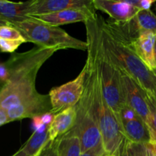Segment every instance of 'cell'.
Returning <instances> with one entry per match:
<instances>
[{"mask_svg": "<svg viewBox=\"0 0 156 156\" xmlns=\"http://www.w3.org/2000/svg\"><path fill=\"white\" fill-rule=\"evenodd\" d=\"M101 41L106 56L121 73L132 78L146 92L156 94V76L136 54L131 42L117 23L104 21L99 16Z\"/></svg>", "mask_w": 156, "mask_h": 156, "instance_id": "1", "label": "cell"}, {"mask_svg": "<svg viewBox=\"0 0 156 156\" xmlns=\"http://www.w3.org/2000/svg\"><path fill=\"white\" fill-rule=\"evenodd\" d=\"M88 57L85 65L91 77L93 106L101 136L102 145L106 155H120V151L126 137L120 122L107 103L102 91L98 73L94 45L91 40H87Z\"/></svg>", "mask_w": 156, "mask_h": 156, "instance_id": "2", "label": "cell"}, {"mask_svg": "<svg viewBox=\"0 0 156 156\" xmlns=\"http://www.w3.org/2000/svg\"><path fill=\"white\" fill-rule=\"evenodd\" d=\"M12 26L21 34L26 42L34 43L39 47L56 51L66 49L88 50L87 42L73 37L59 27L43 24L33 19L13 23Z\"/></svg>", "mask_w": 156, "mask_h": 156, "instance_id": "3", "label": "cell"}, {"mask_svg": "<svg viewBox=\"0 0 156 156\" xmlns=\"http://www.w3.org/2000/svg\"><path fill=\"white\" fill-rule=\"evenodd\" d=\"M76 108L77 117L73 129L80 138L81 149L83 153L102 144L101 136L93 106L91 77L88 71H86L83 94L76 105Z\"/></svg>", "mask_w": 156, "mask_h": 156, "instance_id": "4", "label": "cell"}, {"mask_svg": "<svg viewBox=\"0 0 156 156\" xmlns=\"http://www.w3.org/2000/svg\"><path fill=\"white\" fill-rule=\"evenodd\" d=\"M87 68L84 66L79 76L73 80L58 87H54L49 93L53 114H56L67 108L75 107L83 94Z\"/></svg>", "mask_w": 156, "mask_h": 156, "instance_id": "5", "label": "cell"}, {"mask_svg": "<svg viewBox=\"0 0 156 156\" xmlns=\"http://www.w3.org/2000/svg\"><path fill=\"white\" fill-rule=\"evenodd\" d=\"M51 111L52 105L49 94H40L37 91L30 98L12 107L6 111L9 122H12L24 118L41 117Z\"/></svg>", "mask_w": 156, "mask_h": 156, "instance_id": "6", "label": "cell"}, {"mask_svg": "<svg viewBox=\"0 0 156 156\" xmlns=\"http://www.w3.org/2000/svg\"><path fill=\"white\" fill-rule=\"evenodd\" d=\"M121 76L126 104L131 107L150 128L151 113L146 91L129 76L123 73Z\"/></svg>", "mask_w": 156, "mask_h": 156, "instance_id": "7", "label": "cell"}, {"mask_svg": "<svg viewBox=\"0 0 156 156\" xmlns=\"http://www.w3.org/2000/svg\"><path fill=\"white\" fill-rule=\"evenodd\" d=\"M68 9L96 10L93 0H34L28 15L50 14Z\"/></svg>", "mask_w": 156, "mask_h": 156, "instance_id": "8", "label": "cell"}, {"mask_svg": "<svg viewBox=\"0 0 156 156\" xmlns=\"http://www.w3.org/2000/svg\"><path fill=\"white\" fill-rule=\"evenodd\" d=\"M96 12L83 9H68L50 14L28 15V18L38 22L49 25L59 27L63 24L76 22H86L88 20L96 16Z\"/></svg>", "mask_w": 156, "mask_h": 156, "instance_id": "9", "label": "cell"}, {"mask_svg": "<svg viewBox=\"0 0 156 156\" xmlns=\"http://www.w3.org/2000/svg\"><path fill=\"white\" fill-rule=\"evenodd\" d=\"M97 10L108 14L115 22L126 23L132 21L140 10L126 1L93 0Z\"/></svg>", "mask_w": 156, "mask_h": 156, "instance_id": "10", "label": "cell"}, {"mask_svg": "<svg viewBox=\"0 0 156 156\" xmlns=\"http://www.w3.org/2000/svg\"><path fill=\"white\" fill-rule=\"evenodd\" d=\"M156 34L152 32H140L131 42L133 49L142 62L151 71L156 69L155 44Z\"/></svg>", "mask_w": 156, "mask_h": 156, "instance_id": "11", "label": "cell"}, {"mask_svg": "<svg viewBox=\"0 0 156 156\" xmlns=\"http://www.w3.org/2000/svg\"><path fill=\"white\" fill-rule=\"evenodd\" d=\"M120 123L125 137L131 143L147 144L152 142V131L140 115L129 120H122Z\"/></svg>", "mask_w": 156, "mask_h": 156, "instance_id": "12", "label": "cell"}, {"mask_svg": "<svg viewBox=\"0 0 156 156\" xmlns=\"http://www.w3.org/2000/svg\"><path fill=\"white\" fill-rule=\"evenodd\" d=\"M76 117L77 112L76 106L55 114L54 119L48 129L50 141L54 142L59 137L71 130L76 124Z\"/></svg>", "mask_w": 156, "mask_h": 156, "instance_id": "13", "label": "cell"}, {"mask_svg": "<svg viewBox=\"0 0 156 156\" xmlns=\"http://www.w3.org/2000/svg\"><path fill=\"white\" fill-rule=\"evenodd\" d=\"M33 2L34 0L24 2H13L0 0V18L9 21L11 24L30 19L28 15Z\"/></svg>", "mask_w": 156, "mask_h": 156, "instance_id": "14", "label": "cell"}, {"mask_svg": "<svg viewBox=\"0 0 156 156\" xmlns=\"http://www.w3.org/2000/svg\"><path fill=\"white\" fill-rule=\"evenodd\" d=\"M57 156H80V138L73 129L55 140Z\"/></svg>", "mask_w": 156, "mask_h": 156, "instance_id": "15", "label": "cell"}, {"mask_svg": "<svg viewBox=\"0 0 156 156\" xmlns=\"http://www.w3.org/2000/svg\"><path fill=\"white\" fill-rule=\"evenodd\" d=\"M49 126H50L44 124L42 122L41 124L34 128V133L21 148V150L27 156H34L50 142Z\"/></svg>", "mask_w": 156, "mask_h": 156, "instance_id": "16", "label": "cell"}, {"mask_svg": "<svg viewBox=\"0 0 156 156\" xmlns=\"http://www.w3.org/2000/svg\"><path fill=\"white\" fill-rule=\"evenodd\" d=\"M130 22L138 34L149 31L156 34V15L151 9L139 11Z\"/></svg>", "mask_w": 156, "mask_h": 156, "instance_id": "17", "label": "cell"}, {"mask_svg": "<svg viewBox=\"0 0 156 156\" xmlns=\"http://www.w3.org/2000/svg\"><path fill=\"white\" fill-rule=\"evenodd\" d=\"M147 101L151 113L150 129L152 134V142H156V94L146 92Z\"/></svg>", "mask_w": 156, "mask_h": 156, "instance_id": "18", "label": "cell"}, {"mask_svg": "<svg viewBox=\"0 0 156 156\" xmlns=\"http://www.w3.org/2000/svg\"><path fill=\"white\" fill-rule=\"evenodd\" d=\"M129 143L133 156H153V148L151 143H134L129 141Z\"/></svg>", "mask_w": 156, "mask_h": 156, "instance_id": "19", "label": "cell"}, {"mask_svg": "<svg viewBox=\"0 0 156 156\" xmlns=\"http://www.w3.org/2000/svg\"><path fill=\"white\" fill-rule=\"evenodd\" d=\"M0 39L25 40L15 27L11 25L0 26Z\"/></svg>", "mask_w": 156, "mask_h": 156, "instance_id": "20", "label": "cell"}, {"mask_svg": "<svg viewBox=\"0 0 156 156\" xmlns=\"http://www.w3.org/2000/svg\"><path fill=\"white\" fill-rule=\"evenodd\" d=\"M23 43L27 42L25 40L0 39V51L3 53H13Z\"/></svg>", "mask_w": 156, "mask_h": 156, "instance_id": "21", "label": "cell"}, {"mask_svg": "<svg viewBox=\"0 0 156 156\" xmlns=\"http://www.w3.org/2000/svg\"><path fill=\"white\" fill-rule=\"evenodd\" d=\"M127 1V0H126ZM128 3L136 8L139 10H149L151 9L152 4L155 2V0H131L127 1Z\"/></svg>", "mask_w": 156, "mask_h": 156, "instance_id": "22", "label": "cell"}, {"mask_svg": "<svg viewBox=\"0 0 156 156\" xmlns=\"http://www.w3.org/2000/svg\"><path fill=\"white\" fill-rule=\"evenodd\" d=\"M106 153L105 152V149L103 148V145L101 144L100 146L91 149L87 152H83L81 154L80 156H105Z\"/></svg>", "mask_w": 156, "mask_h": 156, "instance_id": "23", "label": "cell"}, {"mask_svg": "<svg viewBox=\"0 0 156 156\" xmlns=\"http://www.w3.org/2000/svg\"><path fill=\"white\" fill-rule=\"evenodd\" d=\"M41 156H57L55 142H50Z\"/></svg>", "mask_w": 156, "mask_h": 156, "instance_id": "24", "label": "cell"}, {"mask_svg": "<svg viewBox=\"0 0 156 156\" xmlns=\"http://www.w3.org/2000/svg\"><path fill=\"white\" fill-rule=\"evenodd\" d=\"M120 156H133L132 152H131L130 147H129V143L127 140H125L121 149L120 151Z\"/></svg>", "mask_w": 156, "mask_h": 156, "instance_id": "25", "label": "cell"}, {"mask_svg": "<svg viewBox=\"0 0 156 156\" xmlns=\"http://www.w3.org/2000/svg\"><path fill=\"white\" fill-rule=\"evenodd\" d=\"M8 123H10V122H9V117H8L7 111L0 108V126Z\"/></svg>", "mask_w": 156, "mask_h": 156, "instance_id": "26", "label": "cell"}, {"mask_svg": "<svg viewBox=\"0 0 156 156\" xmlns=\"http://www.w3.org/2000/svg\"><path fill=\"white\" fill-rule=\"evenodd\" d=\"M12 156H27V155H26V154L24 153V152H23L21 149H20L19 150H18V152L15 154V155H13Z\"/></svg>", "mask_w": 156, "mask_h": 156, "instance_id": "27", "label": "cell"}, {"mask_svg": "<svg viewBox=\"0 0 156 156\" xmlns=\"http://www.w3.org/2000/svg\"><path fill=\"white\" fill-rule=\"evenodd\" d=\"M4 25H11L12 26V24H11L9 21H5V20L0 18V26H4Z\"/></svg>", "mask_w": 156, "mask_h": 156, "instance_id": "28", "label": "cell"}, {"mask_svg": "<svg viewBox=\"0 0 156 156\" xmlns=\"http://www.w3.org/2000/svg\"><path fill=\"white\" fill-rule=\"evenodd\" d=\"M151 144H152V148H153V156H156V142H152Z\"/></svg>", "mask_w": 156, "mask_h": 156, "instance_id": "29", "label": "cell"}, {"mask_svg": "<svg viewBox=\"0 0 156 156\" xmlns=\"http://www.w3.org/2000/svg\"><path fill=\"white\" fill-rule=\"evenodd\" d=\"M50 142H49V143H50ZM48 143H47V144H48ZM47 145H46V146H44V148H42V149H41V150H40L39 151V152H37V153L36 154H35V155H34V156H41V154H42L43 153V152H44V149H45V148H46V146H47Z\"/></svg>", "mask_w": 156, "mask_h": 156, "instance_id": "30", "label": "cell"}, {"mask_svg": "<svg viewBox=\"0 0 156 156\" xmlns=\"http://www.w3.org/2000/svg\"><path fill=\"white\" fill-rule=\"evenodd\" d=\"M155 62H156V40H155Z\"/></svg>", "mask_w": 156, "mask_h": 156, "instance_id": "31", "label": "cell"}, {"mask_svg": "<svg viewBox=\"0 0 156 156\" xmlns=\"http://www.w3.org/2000/svg\"><path fill=\"white\" fill-rule=\"evenodd\" d=\"M152 72H153L154 75H155V76H156V69H155V70H153V71H152Z\"/></svg>", "mask_w": 156, "mask_h": 156, "instance_id": "32", "label": "cell"}, {"mask_svg": "<svg viewBox=\"0 0 156 156\" xmlns=\"http://www.w3.org/2000/svg\"><path fill=\"white\" fill-rule=\"evenodd\" d=\"M105 156H120V155H106Z\"/></svg>", "mask_w": 156, "mask_h": 156, "instance_id": "33", "label": "cell"}, {"mask_svg": "<svg viewBox=\"0 0 156 156\" xmlns=\"http://www.w3.org/2000/svg\"></svg>", "mask_w": 156, "mask_h": 156, "instance_id": "34", "label": "cell"}]
</instances>
